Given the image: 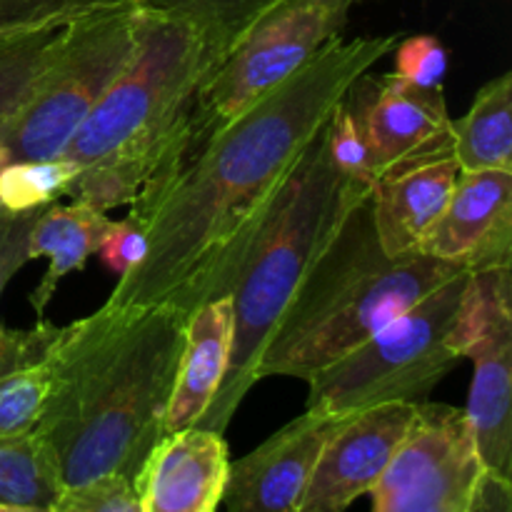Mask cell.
<instances>
[{"label": "cell", "mask_w": 512, "mask_h": 512, "mask_svg": "<svg viewBox=\"0 0 512 512\" xmlns=\"http://www.w3.org/2000/svg\"><path fill=\"white\" fill-rule=\"evenodd\" d=\"M420 255L465 265L470 273L510 268L512 173H460L443 215L425 238Z\"/></svg>", "instance_id": "obj_14"}, {"label": "cell", "mask_w": 512, "mask_h": 512, "mask_svg": "<svg viewBox=\"0 0 512 512\" xmlns=\"http://www.w3.org/2000/svg\"><path fill=\"white\" fill-rule=\"evenodd\" d=\"M233 300H208L190 313L173 393L163 418V435L195 428L223 385L233 345Z\"/></svg>", "instance_id": "obj_17"}, {"label": "cell", "mask_w": 512, "mask_h": 512, "mask_svg": "<svg viewBox=\"0 0 512 512\" xmlns=\"http://www.w3.org/2000/svg\"><path fill=\"white\" fill-rule=\"evenodd\" d=\"M8 163H10L8 153H5V148H3V145H0V170H3Z\"/></svg>", "instance_id": "obj_32"}, {"label": "cell", "mask_w": 512, "mask_h": 512, "mask_svg": "<svg viewBox=\"0 0 512 512\" xmlns=\"http://www.w3.org/2000/svg\"><path fill=\"white\" fill-rule=\"evenodd\" d=\"M38 213L40 208L25 210V213H10V210L0 208V295H3L5 285L15 278V273L25 263H30V230H33Z\"/></svg>", "instance_id": "obj_29"}, {"label": "cell", "mask_w": 512, "mask_h": 512, "mask_svg": "<svg viewBox=\"0 0 512 512\" xmlns=\"http://www.w3.org/2000/svg\"><path fill=\"white\" fill-rule=\"evenodd\" d=\"M190 310L160 303L108 310L58 328L48 353L55 383L38 428L60 488L105 475L135 483L163 438Z\"/></svg>", "instance_id": "obj_2"}, {"label": "cell", "mask_w": 512, "mask_h": 512, "mask_svg": "<svg viewBox=\"0 0 512 512\" xmlns=\"http://www.w3.org/2000/svg\"><path fill=\"white\" fill-rule=\"evenodd\" d=\"M228 465V445L215 430L163 435L133 483L140 512H218Z\"/></svg>", "instance_id": "obj_15"}, {"label": "cell", "mask_w": 512, "mask_h": 512, "mask_svg": "<svg viewBox=\"0 0 512 512\" xmlns=\"http://www.w3.org/2000/svg\"><path fill=\"white\" fill-rule=\"evenodd\" d=\"M148 250V235L140 223L125 215L123 220H113L108 235L100 243L98 253L105 268L113 275L125 278L133 268H138Z\"/></svg>", "instance_id": "obj_28"}, {"label": "cell", "mask_w": 512, "mask_h": 512, "mask_svg": "<svg viewBox=\"0 0 512 512\" xmlns=\"http://www.w3.org/2000/svg\"><path fill=\"white\" fill-rule=\"evenodd\" d=\"M415 413L418 403H388L348 415L325 440L298 512H345L360 495L373 493Z\"/></svg>", "instance_id": "obj_11"}, {"label": "cell", "mask_w": 512, "mask_h": 512, "mask_svg": "<svg viewBox=\"0 0 512 512\" xmlns=\"http://www.w3.org/2000/svg\"><path fill=\"white\" fill-rule=\"evenodd\" d=\"M355 3L278 0L265 10L195 88L190 108L193 155L338 40Z\"/></svg>", "instance_id": "obj_8"}, {"label": "cell", "mask_w": 512, "mask_h": 512, "mask_svg": "<svg viewBox=\"0 0 512 512\" xmlns=\"http://www.w3.org/2000/svg\"><path fill=\"white\" fill-rule=\"evenodd\" d=\"M470 270L440 283L378 333L308 380V410L355 415L388 403H423L460 365L453 335Z\"/></svg>", "instance_id": "obj_5"}, {"label": "cell", "mask_w": 512, "mask_h": 512, "mask_svg": "<svg viewBox=\"0 0 512 512\" xmlns=\"http://www.w3.org/2000/svg\"><path fill=\"white\" fill-rule=\"evenodd\" d=\"M110 225L113 220L108 218V213H100L78 200L70 205L50 203L40 208L28 245L30 260H48L43 278L30 295V305L38 318L45 315V308L65 275L80 270L90 255L98 253Z\"/></svg>", "instance_id": "obj_18"}, {"label": "cell", "mask_w": 512, "mask_h": 512, "mask_svg": "<svg viewBox=\"0 0 512 512\" xmlns=\"http://www.w3.org/2000/svg\"><path fill=\"white\" fill-rule=\"evenodd\" d=\"M58 493L53 458L38 435L0 438V503L48 508Z\"/></svg>", "instance_id": "obj_22"}, {"label": "cell", "mask_w": 512, "mask_h": 512, "mask_svg": "<svg viewBox=\"0 0 512 512\" xmlns=\"http://www.w3.org/2000/svg\"><path fill=\"white\" fill-rule=\"evenodd\" d=\"M348 415L308 410L228 465L225 512H298L325 440Z\"/></svg>", "instance_id": "obj_13"}, {"label": "cell", "mask_w": 512, "mask_h": 512, "mask_svg": "<svg viewBox=\"0 0 512 512\" xmlns=\"http://www.w3.org/2000/svg\"><path fill=\"white\" fill-rule=\"evenodd\" d=\"M63 28L30 30L0 38V138L48 68L63 40Z\"/></svg>", "instance_id": "obj_20"}, {"label": "cell", "mask_w": 512, "mask_h": 512, "mask_svg": "<svg viewBox=\"0 0 512 512\" xmlns=\"http://www.w3.org/2000/svg\"><path fill=\"white\" fill-rule=\"evenodd\" d=\"M483 465L463 408L418 403L410 433L373 488V512H468Z\"/></svg>", "instance_id": "obj_10"}, {"label": "cell", "mask_w": 512, "mask_h": 512, "mask_svg": "<svg viewBox=\"0 0 512 512\" xmlns=\"http://www.w3.org/2000/svg\"><path fill=\"white\" fill-rule=\"evenodd\" d=\"M395 70L398 78L425 90H443L448 73V50L435 35H413L395 45Z\"/></svg>", "instance_id": "obj_26"}, {"label": "cell", "mask_w": 512, "mask_h": 512, "mask_svg": "<svg viewBox=\"0 0 512 512\" xmlns=\"http://www.w3.org/2000/svg\"><path fill=\"white\" fill-rule=\"evenodd\" d=\"M453 158L460 173H512V73H503L475 93L468 113L450 120Z\"/></svg>", "instance_id": "obj_19"}, {"label": "cell", "mask_w": 512, "mask_h": 512, "mask_svg": "<svg viewBox=\"0 0 512 512\" xmlns=\"http://www.w3.org/2000/svg\"><path fill=\"white\" fill-rule=\"evenodd\" d=\"M48 512H140V503L130 480L105 475L73 488H60Z\"/></svg>", "instance_id": "obj_25"}, {"label": "cell", "mask_w": 512, "mask_h": 512, "mask_svg": "<svg viewBox=\"0 0 512 512\" xmlns=\"http://www.w3.org/2000/svg\"><path fill=\"white\" fill-rule=\"evenodd\" d=\"M138 25V3L98 10L65 25L48 68L0 138L10 163L63 155L90 110L133 58Z\"/></svg>", "instance_id": "obj_7"}, {"label": "cell", "mask_w": 512, "mask_h": 512, "mask_svg": "<svg viewBox=\"0 0 512 512\" xmlns=\"http://www.w3.org/2000/svg\"><path fill=\"white\" fill-rule=\"evenodd\" d=\"M460 270L468 268L430 255H385L370 198L363 200L285 310L260 360L258 380H310Z\"/></svg>", "instance_id": "obj_4"}, {"label": "cell", "mask_w": 512, "mask_h": 512, "mask_svg": "<svg viewBox=\"0 0 512 512\" xmlns=\"http://www.w3.org/2000/svg\"><path fill=\"white\" fill-rule=\"evenodd\" d=\"M55 375L48 358L30 368L0 375V438H20L38 428Z\"/></svg>", "instance_id": "obj_24"}, {"label": "cell", "mask_w": 512, "mask_h": 512, "mask_svg": "<svg viewBox=\"0 0 512 512\" xmlns=\"http://www.w3.org/2000/svg\"><path fill=\"white\" fill-rule=\"evenodd\" d=\"M80 168L68 158L18 160L0 170V208L10 213L45 208L68 193Z\"/></svg>", "instance_id": "obj_23"}, {"label": "cell", "mask_w": 512, "mask_h": 512, "mask_svg": "<svg viewBox=\"0 0 512 512\" xmlns=\"http://www.w3.org/2000/svg\"><path fill=\"white\" fill-rule=\"evenodd\" d=\"M398 35L333 40L293 78L210 138L160 198L138 268L108 310L175 303L193 313L230 293L270 203L350 85L393 53Z\"/></svg>", "instance_id": "obj_1"}, {"label": "cell", "mask_w": 512, "mask_h": 512, "mask_svg": "<svg viewBox=\"0 0 512 512\" xmlns=\"http://www.w3.org/2000/svg\"><path fill=\"white\" fill-rule=\"evenodd\" d=\"M363 135L373 180L453 155L443 90H425L388 73L368 80Z\"/></svg>", "instance_id": "obj_12"}, {"label": "cell", "mask_w": 512, "mask_h": 512, "mask_svg": "<svg viewBox=\"0 0 512 512\" xmlns=\"http://www.w3.org/2000/svg\"><path fill=\"white\" fill-rule=\"evenodd\" d=\"M473 360L465 410L483 470L512 480V270L470 273L453 335Z\"/></svg>", "instance_id": "obj_9"}, {"label": "cell", "mask_w": 512, "mask_h": 512, "mask_svg": "<svg viewBox=\"0 0 512 512\" xmlns=\"http://www.w3.org/2000/svg\"><path fill=\"white\" fill-rule=\"evenodd\" d=\"M468 512H512V480L483 470L470 495Z\"/></svg>", "instance_id": "obj_30"}, {"label": "cell", "mask_w": 512, "mask_h": 512, "mask_svg": "<svg viewBox=\"0 0 512 512\" xmlns=\"http://www.w3.org/2000/svg\"><path fill=\"white\" fill-rule=\"evenodd\" d=\"M213 65L203 33L190 20L140 5L133 58L60 158L83 170L135 135L178 120L190 110L195 88Z\"/></svg>", "instance_id": "obj_6"}, {"label": "cell", "mask_w": 512, "mask_h": 512, "mask_svg": "<svg viewBox=\"0 0 512 512\" xmlns=\"http://www.w3.org/2000/svg\"><path fill=\"white\" fill-rule=\"evenodd\" d=\"M460 168L453 155L410 165L373 183L370 213L385 255L420 253L425 238L443 215Z\"/></svg>", "instance_id": "obj_16"}, {"label": "cell", "mask_w": 512, "mask_h": 512, "mask_svg": "<svg viewBox=\"0 0 512 512\" xmlns=\"http://www.w3.org/2000/svg\"><path fill=\"white\" fill-rule=\"evenodd\" d=\"M370 193L373 183L355 178L335 163L323 125L270 203L240 263L228 293L235 318L228 370L208 413L195 428L225 433L245 395L260 383V360L285 310L348 215Z\"/></svg>", "instance_id": "obj_3"}, {"label": "cell", "mask_w": 512, "mask_h": 512, "mask_svg": "<svg viewBox=\"0 0 512 512\" xmlns=\"http://www.w3.org/2000/svg\"><path fill=\"white\" fill-rule=\"evenodd\" d=\"M0 512H48V508H38V505H10V503H0Z\"/></svg>", "instance_id": "obj_31"}, {"label": "cell", "mask_w": 512, "mask_h": 512, "mask_svg": "<svg viewBox=\"0 0 512 512\" xmlns=\"http://www.w3.org/2000/svg\"><path fill=\"white\" fill-rule=\"evenodd\" d=\"M58 335V325L40 318L30 330H10L0 323V375L30 368L48 358Z\"/></svg>", "instance_id": "obj_27"}, {"label": "cell", "mask_w": 512, "mask_h": 512, "mask_svg": "<svg viewBox=\"0 0 512 512\" xmlns=\"http://www.w3.org/2000/svg\"><path fill=\"white\" fill-rule=\"evenodd\" d=\"M135 3L190 20L203 33L218 65L248 33L250 25L278 0H135Z\"/></svg>", "instance_id": "obj_21"}]
</instances>
